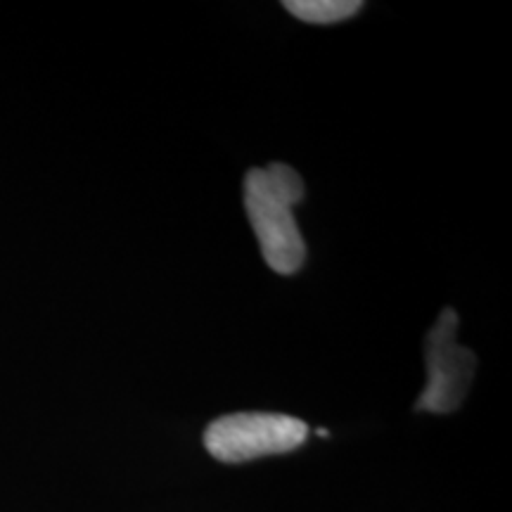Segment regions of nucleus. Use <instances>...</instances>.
I'll list each match as a JSON object with an SVG mask.
<instances>
[{
	"mask_svg": "<svg viewBox=\"0 0 512 512\" xmlns=\"http://www.w3.org/2000/svg\"><path fill=\"white\" fill-rule=\"evenodd\" d=\"M304 197V181L292 166L271 162L245 176V209L271 271L294 275L306 259L294 207Z\"/></svg>",
	"mask_w": 512,
	"mask_h": 512,
	"instance_id": "nucleus-1",
	"label": "nucleus"
},
{
	"mask_svg": "<svg viewBox=\"0 0 512 512\" xmlns=\"http://www.w3.org/2000/svg\"><path fill=\"white\" fill-rule=\"evenodd\" d=\"M309 437L306 422L285 413H230L204 432V446L221 463H247L297 451Z\"/></svg>",
	"mask_w": 512,
	"mask_h": 512,
	"instance_id": "nucleus-2",
	"label": "nucleus"
},
{
	"mask_svg": "<svg viewBox=\"0 0 512 512\" xmlns=\"http://www.w3.org/2000/svg\"><path fill=\"white\" fill-rule=\"evenodd\" d=\"M458 313L444 309L425 337L427 384L415 408L430 413H453L465 401L477 373V356L456 342Z\"/></svg>",
	"mask_w": 512,
	"mask_h": 512,
	"instance_id": "nucleus-3",
	"label": "nucleus"
},
{
	"mask_svg": "<svg viewBox=\"0 0 512 512\" xmlns=\"http://www.w3.org/2000/svg\"><path fill=\"white\" fill-rule=\"evenodd\" d=\"M285 10L309 24H335L358 15L361 0H287Z\"/></svg>",
	"mask_w": 512,
	"mask_h": 512,
	"instance_id": "nucleus-4",
	"label": "nucleus"
},
{
	"mask_svg": "<svg viewBox=\"0 0 512 512\" xmlns=\"http://www.w3.org/2000/svg\"><path fill=\"white\" fill-rule=\"evenodd\" d=\"M316 434H318V437H330V432H328V430H323V427H318Z\"/></svg>",
	"mask_w": 512,
	"mask_h": 512,
	"instance_id": "nucleus-5",
	"label": "nucleus"
}]
</instances>
